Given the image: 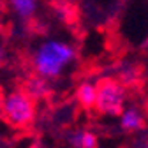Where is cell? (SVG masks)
Returning a JSON list of instances; mask_svg holds the SVG:
<instances>
[{
	"mask_svg": "<svg viewBox=\"0 0 148 148\" xmlns=\"http://www.w3.org/2000/svg\"><path fill=\"white\" fill-rule=\"evenodd\" d=\"M55 9H57V14L62 18L64 21H67V20H71V14H72V11H71V7L67 5V4H57L55 5Z\"/></svg>",
	"mask_w": 148,
	"mask_h": 148,
	"instance_id": "9",
	"label": "cell"
},
{
	"mask_svg": "<svg viewBox=\"0 0 148 148\" xmlns=\"http://www.w3.org/2000/svg\"><path fill=\"white\" fill-rule=\"evenodd\" d=\"M27 94L34 99V101H39V99H44V97H48L49 95V92H51V88H49V83L46 81V79H42V78H39V76H34V78H30L23 86H21Z\"/></svg>",
	"mask_w": 148,
	"mask_h": 148,
	"instance_id": "8",
	"label": "cell"
},
{
	"mask_svg": "<svg viewBox=\"0 0 148 148\" xmlns=\"http://www.w3.org/2000/svg\"><path fill=\"white\" fill-rule=\"evenodd\" d=\"M95 109L106 116H118L127 106V86L118 78H102L97 83Z\"/></svg>",
	"mask_w": 148,
	"mask_h": 148,
	"instance_id": "3",
	"label": "cell"
},
{
	"mask_svg": "<svg viewBox=\"0 0 148 148\" xmlns=\"http://www.w3.org/2000/svg\"><path fill=\"white\" fill-rule=\"evenodd\" d=\"M118 118H120V127L127 132H138L145 127V113L136 104L125 106Z\"/></svg>",
	"mask_w": 148,
	"mask_h": 148,
	"instance_id": "4",
	"label": "cell"
},
{
	"mask_svg": "<svg viewBox=\"0 0 148 148\" xmlns=\"http://www.w3.org/2000/svg\"><path fill=\"white\" fill-rule=\"evenodd\" d=\"M138 148H148V141H141Z\"/></svg>",
	"mask_w": 148,
	"mask_h": 148,
	"instance_id": "10",
	"label": "cell"
},
{
	"mask_svg": "<svg viewBox=\"0 0 148 148\" xmlns=\"http://www.w3.org/2000/svg\"><path fill=\"white\" fill-rule=\"evenodd\" d=\"M95 97H97V85L94 81H81L76 88L74 99L83 109H92L95 106Z\"/></svg>",
	"mask_w": 148,
	"mask_h": 148,
	"instance_id": "5",
	"label": "cell"
},
{
	"mask_svg": "<svg viewBox=\"0 0 148 148\" xmlns=\"http://www.w3.org/2000/svg\"><path fill=\"white\" fill-rule=\"evenodd\" d=\"M74 58H76V49L67 41L48 39L37 46L30 62L35 76L49 81L62 76L65 69L74 62Z\"/></svg>",
	"mask_w": 148,
	"mask_h": 148,
	"instance_id": "1",
	"label": "cell"
},
{
	"mask_svg": "<svg viewBox=\"0 0 148 148\" xmlns=\"http://www.w3.org/2000/svg\"><path fill=\"white\" fill-rule=\"evenodd\" d=\"M9 7L20 20H32L39 7V0H7Z\"/></svg>",
	"mask_w": 148,
	"mask_h": 148,
	"instance_id": "7",
	"label": "cell"
},
{
	"mask_svg": "<svg viewBox=\"0 0 148 148\" xmlns=\"http://www.w3.org/2000/svg\"><path fill=\"white\" fill-rule=\"evenodd\" d=\"M67 141L72 148H97L99 146V141H97V136L90 131H72L67 134Z\"/></svg>",
	"mask_w": 148,
	"mask_h": 148,
	"instance_id": "6",
	"label": "cell"
},
{
	"mask_svg": "<svg viewBox=\"0 0 148 148\" xmlns=\"http://www.w3.org/2000/svg\"><path fill=\"white\" fill-rule=\"evenodd\" d=\"M0 115L11 127L27 129L35 120L37 106L23 88H12L0 97Z\"/></svg>",
	"mask_w": 148,
	"mask_h": 148,
	"instance_id": "2",
	"label": "cell"
},
{
	"mask_svg": "<svg viewBox=\"0 0 148 148\" xmlns=\"http://www.w3.org/2000/svg\"><path fill=\"white\" fill-rule=\"evenodd\" d=\"M0 60H2V51H0Z\"/></svg>",
	"mask_w": 148,
	"mask_h": 148,
	"instance_id": "11",
	"label": "cell"
}]
</instances>
